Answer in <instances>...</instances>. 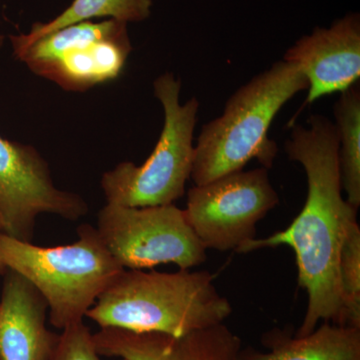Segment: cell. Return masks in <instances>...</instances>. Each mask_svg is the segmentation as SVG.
<instances>
[{
  "instance_id": "cell-3",
  "label": "cell",
  "mask_w": 360,
  "mask_h": 360,
  "mask_svg": "<svg viewBox=\"0 0 360 360\" xmlns=\"http://www.w3.org/2000/svg\"><path fill=\"white\" fill-rule=\"evenodd\" d=\"M307 89L302 71L283 59L239 87L224 113L201 129L191 176L195 186L243 170L252 160L271 168L278 146L269 139L270 125L284 104Z\"/></svg>"
},
{
  "instance_id": "cell-14",
  "label": "cell",
  "mask_w": 360,
  "mask_h": 360,
  "mask_svg": "<svg viewBox=\"0 0 360 360\" xmlns=\"http://www.w3.org/2000/svg\"><path fill=\"white\" fill-rule=\"evenodd\" d=\"M151 0H75L63 13L47 22H37L26 34L11 35L13 47L25 46L65 26L94 18H106L122 22H141L151 13Z\"/></svg>"
},
{
  "instance_id": "cell-5",
  "label": "cell",
  "mask_w": 360,
  "mask_h": 360,
  "mask_svg": "<svg viewBox=\"0 0 360 360\" xmlns=\"http://www.w3.org/2000/svg\"><path fill=\"white\" fill-rule=\"evenodd\" d=\"M165 124L153 153L141 165L123 161L101 179L106 203L148 207L174 205L182 198L193 167V134L200 108L196 97L180 103L181 82L167 72L153 82Z\"/></svg>"
},
{
  "instance_id": "cell-15",
  "label": "cell",
  "mask_w": 360,
  "mask_h": 360,
  "mask_svg": "<svg viewBox=\"0 0 360 360\" xmlns=\"http://www.w3.org/2000/svg\"><path fill=\"white\" fill-rule=\"evenodd\" d=\"M338 131V158L342 188L347 202L359 210L360 206V89L355 84L341 92L333 106Z\"/></svg>"
},
{
  "instance_id": "cell-10",
  "label": "cell",
  "mask_w": 360,
  "mask_h": 360,
  "mask_svg": "<svg viewBox=\"0 0 360 360\" xmlns=\"http://www.w3.org/2000/svg\"><path fill=\"white\" fill-rule=\"evenodd\" d=\"M101 355L122 360H241L238 335L224 323L181 336L101 328L94 335Z\"/></svg>"
},
{
  "instance_id": "cell-1",
  "label": "cell",
  "mask_w": 360,
  "mask_h": 360,
  "mask_svg": "<svg viewBox=\"0 0 360 360\" xmlns=\"http://www.w3.org/2000/svg\"><path fill=\"white\" fill-rule=\"evenodd\" d=\"M309 127L293 125L285 142L288 158L304 168L307 198L288 229L266 238L252 239L236 252L288 245L295 252L298 284L309 295L307 314L296 336L316 328L319 321L341 326L340 253L348 222L357 210L343 200L338 131L326 116L312 115Z\"/></svg>"
},
{
  "instance_id": "cell-7",
  "label": "cell",
  "mask_w": 360,
  "mask_h": 360,
  "mask_svg": "<svg viewBox=\"0 0 360 360\" xmlns=\"http://www.w3.org/2000/svg\"><path fill=\"white\" fill-rule=\"evenodd\" d=\"M278 203L269 169L260 167L193 186L184 210L206 250L238 251L255 238L257 222Z\"/></svg>"
},
{
  "instance_id": "cell-6",
  "label": "cell",
  "mask_w": 360,
  "mask_h": 360,
  "mask_svg": "<svg viewBox=\"0 0 360 360\" xmlns=\"http://www.w3.org/2000/svg\"><path fill=\"white\" fill-rule=\"evenodd\" d=\"M97 234L122 269L174 264L191 269L206 260V248L174 205L127 207L106 203L97 215Z\"/></svg>"
},
{
  "instance_id": "cell-11",
  "label": "cell",
  "mask_w": 360,
  "mask_h": 360,
  "mask_svg": "<svg viewBox=\"0 0 360 360\" xmlns=\"http://www.w3.org/2000/svg\"><path fill=\"white\" fill-rule=\"evenodd\" d=\"M0 298V360H49L59 335L46 328L44 296L15 272L4 274Z\"/></svg>"
},
{
  "instance_id": "cell-2",
  "label": "cell",
  "mask_w": 360,
  "mask_h": 360,
  "mask_svg": "<svg viewBox=\"0 0 360 360\" xmlns=\"http://www.w3.org/2000/svg\"><path fill=\"white\" fill-rule=\"evenodd\" d=\"M231 312V302L206 270L165 274L124 269L86 317L101 328L181 336L224 323Z\"/></svg>"
},
{
  "instance_id": "cell-9",
  "label": "cell",
  "mask_w": 360,
  "mask_h": 360,
  "mask_svg": "<svg viewBox=\"0 0 360 360\" xmlns=\"http://www.w3.org/2000/svg\"><path fill=\"white\" fill-rule=\"evenodd\" d=\"M283 60L298 66L309 82L307 103L343 92L360 77V15L348 13L329 27L297 40Z\"/></svg>"
},
{
  "instance_id": "cell-4",
  "label": "cell",
  "mask_w": 360,
  "mask_h": 360,
  "mask_svg": "<svg viewBox=\"0 0 360 360\" xmlns=\"http://www.w3.org/2000/svg\"><path fill=\"white\" fill-rule=\"evenodd\" d=\"M70 245H35L0 232V276L15 272L44 296L54 328L84 321L87 311L124 270L104 248L96 229L84 224Z\"/></svg>"
},
{
  "instance_id": "cell-17",
  "label": "cell",
  "mask_w": 360,
  "mask_h": 360,
  "mask_svg": "<svg viewBox=\"0 0 360 360\" xmlns=\"http://www.w3.org/2000/svg\"><path fill=\"white\" fill-rule=\"evenodd\" d=\"M84 321L63 329L49 360H103Z\"/></svg>"
},
{
  "instance_id": "cell-12",
  "label": "cell",
  "mask_w": 360,
  "mask_h": 360,
  "mask_svg": "<svg viewBox=\"0 0 360 360\" xmlns=\"http://www.w3.org/2000/svg\"><path fill=\"white\" fill-rule=\"evenodd\" d=\"M131 49L129 32H125L75 45L30 70L66 90L84 91L117 77Z\"/></svg>"
},
{
  "instance_id": "cell-16",
  "label": "cell",
  "mask_w": 360,
  "mask_h": 360,
  "mask_svg": "<svg viewBox=\"0 0 360 360\" xmlns=\"http://www.w3.org/2000/svg\"><path fill=\"white\" fill-rule=\"evenodd\" d=\"M338 269L342 300L341 326L360 328V229L356 217L348 222Z\"/></svg>"
},
{
  "instance_id": "cell-13",
  "label": "cell",
  "mask_w": 360,
  "mask_h": 360,
  "mask_svg": "<svg viewBox=\"0 0 360 360\" xmlns=\"http://www.w3.org/2000/svg\"><path fill=\"white\" fill-rule=\"evenodd\" d=\"M270 352L243 350L241 360H360V328L326 321L309 335L281 338Z\"/></svg>"
},
{
  "instance_id": "cell-8",
  "label": "cell",
  "mask_w": 360,
  "mask_h": 360,
  "mask_svg": "<svg viewBox=\"0 0 360 360\" xmlns=\"http://www.w3.org/2000/svg\"><path fill=\"white\" fill-rule=\"evenodd\" d=\"M4 42L0 34V49ZM87 212L82 196L56 186L49 163L37 148L0 135V232L32 241L40 214L75 221Z\"/></svg>"
}]
</instances>
